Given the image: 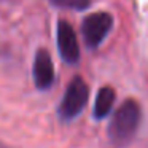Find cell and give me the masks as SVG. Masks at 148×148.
I'll list each match as a JSON object with an SVG mask.
<instances>
[{"mask_svg":"<svg viewBox=\"0 0 148 148\" xmlns=\"http://www.w3.org/2000/svg\"><path fill=\"white\" fill-rule=\"evenodd\" d=\"M58 49L62 61L67 64H77L80 61V45L70 23L61 19L58 23Z\"/></svg>","mask_w":148,"mask_h":148,"instance_id":"4","label":"cell"},{"mask_svg":"<svg viewBox=\"0 0 148 148\" xmlns=\"http://www.w3.org/2000/svg\"><path fill=\"white\" fill-rule=\"evenodd\" d=\"M53 5L61 8H69V10H86L91 5V0H49Z\"/></svg>","mask_w":148,"mask_h":148,"instance_id":"7","label":"cell"},{"mask_svg":"<svg viewBox=\"0 0 148 148\" xmlns=\"http://www.w3.org/2000/svg\"><path fill=\"white\" fill-rule=\"evenodd\" d=\"M115 99H116V94L113 88L110 86L100 88L96 96V100H94V110H92L94 118L96 119L107 118L108 113L112 112L113 105H115Z\"/></svg>","mask_w":148,"mask_h":148,"instance_id":"6","label":"cell"},{"mask_svg":"<svg viewBox=\"0 0 148 148\" xmlns=\"http://www.w3.org/2000/svg\"><path fill=\"white\" fill-rule=\"evenodd\" d=\"M34 81L35 86L40 91H46L53 86L54 83V65H53V59L46 49H38L34 59Z\"/></svg>","mask_w":148,"mask_h":148,"instance_id":"5","label":"cell"},{"mask_svg":"<svg viewBox=\"0 0 148 148\" xmlns=\"http://www.w3.org/2000/svg\"><path fill=\"white\" fill-rule=\"evenodd\" d=\"M142 121V108L137 100L127 99L119 105L108 124V138L112 143L126 145L132 140Z\"/></svg>","mask_w":148,"mask_h":148,"instance_id":"1","label":"cell"},{"mask_svg":"<svg viewBox=\"0 0 148 148\" xmlns=\"http://www.w3.org/2000/svg\"><path fill=\"white\" fill-rule=\"evenodd\" d=\"M88 99H89V88H88L86 81L81 77H73L62 96L61 103H59V116L64 121H70V119L77 118L84 110Z\"/></svg>","mask_w":148,"mask_h":148,"instance_id":"2","label":"cell"},{"mask_svg":"<svg viewBox=\"0 0 148 148\" xmlns=\"http://www.w3.org/2000/svg\"><path fill=\"white\" fill-rule=\"evenodd\" d=\"M113 27V18L110 13L97 11L86 16L81 24V34H83L84 43L88 48L94 49L105 40L108 32Z\"/></svg>","mask_w":148,"mask_h":148,"instance_id":"3","label":"cell"}]
</instances>
